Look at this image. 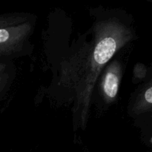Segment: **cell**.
Masks as SVG:
<instances>
[{
	"instance_id": "6da1fadb",
	"label": "cell",
	"mask_w": 152,
	"mask_h": 152,
	"mask_svg": "<svg viewBox=\"0 0 152 152\" xmlns=\"http://www.w3.org/2000/svg\"><path fill=\"white\" fill-rule=\"evenodd\" d=\"M89 39L79 43L59 67L57 85L73 104L74 131L86 130L94 90L107 64L136 38L129 18L118 11L100 13L88 31Z\"/></svg>"
},
{
	"instance_id": "3957f363",
	"label": "cell",
	"mask_w": 152,
	"mask_h": 152,
	"mask_svg": "<svg viewBox=\"0 0 152 152\" xmlns=\"http://www.w3.org/2000/svg\"><path fill=\"white\" fill-rule=\"evenodd\" d=\"M123 77V65L120 60H111L99 76V91L101 98L107 105L117 101Z\"/></svg>"
},
{
	"instance_id": "277c9868",
	"label": "cell",
	"mask_w": 152,
	"mask_h": 152,
	"mask_svg": "<svg viewBox=\"0 0 152 152\" xmlns=\"http://www.w3.org/2000/svg\"><path fill=\"white\" fill-rule=\"evenodd\" d=\"M152 112V77L145 80L132 95L128 114L134 119H138Z\"/></svg>"
},
{
	"instance_id": "7a4b0ae2",
	"label": "cell",
	"mask_w": 152,
	"mask_h": 152,
	"mask_svg": "<svg viewBox=\"0 0 152 152\" xmlns=\"http://www.w3.org/2000/svg\"><path fill=\"white\" fill-rule=\"evenodd\" d=\"M36 19L30 13L0 14V59H13L25 53L29 48Z\"/></svg>"
},
{
	"instance_id": "8992f818",
	"label": "cell",
	"mask_w": 152,
	"mask_h": 152,
	"mask_svg": "<svg viewBox=\"0 0 152 152\" xmlns=\"http://www.w3.org/2000/svg\"><path fill=\"white\" fill-rule=\"evenodd\" d=\"M148 77V67L143 63L137 62L133 68V78L132 82L134 84L145 82Z\"/></svg>"
},
{
	"instance_id": "ba28073f",
	"label": "cell",
	"mask_w": 152,
	"mask_h": 152,
	"mask_svg": "<svg viewBox=\"0 0 152 152\" xmlns=\"http://www.w3.org/2000/svg\"><path fill=\"white\" fill-rule=\"evenodd\" d=\"M140 120H142V121H145V122H148V123H152V112L149 113V114H146L145 116H142V117H140Z\"/></svg>"
},
{
	"instance_id": "30bf717a",
	"label": "cell",
	"mask_w": 152,
	"mask_h": 152,
	"mask_svg": "<svg viewBox=\"0 0 152 152\" xmlns=\"http://www.w3.org/2000/svg\"><path fill=\"white\" fill-rule=\"evenodd\" d=\"M151 1V2L152 3V0H151V1Z\"/></svg>"
},
{
	"instance_id": "52a82bcc",
	"label": "cell",
	"mask_w": 152,
	"mask_h": 152,
	"mask_svg": "<svg viewBox=\"0 0 152 152\" xmlns=\"http://www.w3.org/2000/svg\"><path fill=\"white\" fill-rule=\"evenodd\" d=\"M142 137L144 142L152 148V123L143 121Z\"/></svg>"
},
{
	"instance_id": "5b68a950",
	"label": "cell",
	"mask_w": 152,
	"mask_h": 152,
	"mask_svg": "<svg viewBox=\"0 0 152 152\" xmlns=\"http://www.w3.org/2000/svg\"><path fill=\"white\" fill-rule=\"evenodd\" d=\"M13 80L12 72L7 65L0 62V99L9 88Z\"/></svg>"
},
{
	"instance_id": "9c48e42d",
	"label": "cell",
	"mask_w": 152,
	"mask_h": 152,
	"mask_svg": "<svg viewBox=\"0 0 152 152\" xmlns=\"http://www.w3.org/2000/svg\"><path fill=\"white\" fill-rule=\"evenodd\" d=\"M152 77V64L151 65V66L150 67H148V77H147V80H148V79L151 78Z\"/></svg>"
}]
</instances>
